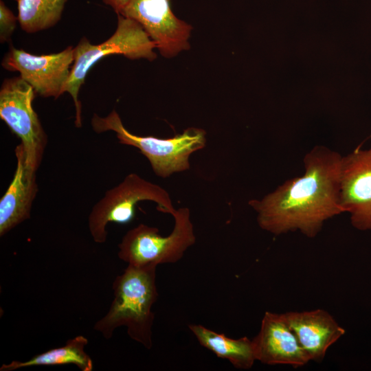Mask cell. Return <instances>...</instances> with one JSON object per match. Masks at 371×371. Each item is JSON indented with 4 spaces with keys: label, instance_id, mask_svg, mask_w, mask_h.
I'll use <instances>...</instances> for the list:
<instances>
[{
    "label": "cell",
    "instance_id": "6da1fadb",
    "mask_svg": "<svg viewBox=\"0 0 371 371\" xmlns=\"http://www.w3.org/2000/svg\"><path fill=\"white\" fill-rule=\"evenodd\" d=\"M341 158L326 146L313 147L304 157L303 175L248 202L259 227L275 236L299 231L310 238L317 236L326 221L344 213L340 203Z\"/></svg>",
    "mask_w": 371,
    "mask_h": 371
},
{
    "label": "cell",
    "instance_id": "7a4b0ae2",
    "mask_svg": "<svg viewBox=\"0 0 371 371\" xmlns=\"http://www.w3.org/2000/svg\"><path fill=\"white\" fill-rule=\"evenodd\" d=\"M156 269L153 265H128L113 283L114 298L106 314L94 329L106 339L115 328L124 326L128 336L147 349L153 346L154 313L152 307L158 297Z\"/></svg>",
    "mask_w": 371,
    "mask_h": 371
},
{
    "label": "cell",
    "instance_id": "3957f363",
    "mask_svg": "<svg viewBox=\"0 0 371 371\" xmlns=\"http://www.w3.org/2000/svg\"><path fill=\"white\" fill-rule=\"evenodd\" d=\"M91 124L97 133L113 131L120 144L138 148L148 159L155 175L163 178L188 170L190 155L206 144V132L195 127L167 139L133 134L124 127L115 110L105 117L93 114Z\"/></svg>",
    "mask_w": 371,
    "mask_h": 371
},
{
    "label": "cell",
    "instance_id": "277c9868",
    "mask_svg": "<svg viewBox=\"0 0 371 371\" xmlns=\"http://www.w3.org/2000/svg\"><path fill=\"white\" fill-rule=\"evenodd\" d=\"M155 43L149 38L141 25L136 21L117 14V25L115 32L105 41L93 45L82 37L74 47V63L63 93L71 95L75 109V125L81 127V103L78 93L89 71L104 57L120 54L135 60H155L157 54Z\"/></svg>",
    "mask_w": 371,
    "mask_h": 371
},
{
    "label": "cell",
    "instance_id": "5b68a950",
    "mask_svg": "<svg viewBox=\"0 0 371 371\" xmlns=\"http://www.w3.org/2000/svg\"><path fill=\"white\" fill-rule=\"evenodd\" d=\"M172 216L175 225L168 236H162L158 228L143 223L128 230L118 245L119 258L135 267L157 266L180 260L195 243L196 236L188 207L176 210Z\"/></svg>",
    "mask_w": 371,
    "mask_h": 371
},
{
    "label": "cell",
    "instance_id": "8992f818",
    "mask_svg": "<svg viewBox=\"0 0 371 371\" xmlns=\"http://www.w3.org/2000/svg\"><path fill=\"white\" fill-rule=\"evenodd\" d=\"M143 201L157 203V210L163 213L172 215L176 211L165 189L137 174H128L118 185L106 191L92 207L88 227L93 240L97 243L106 240V227L110 222L130 223L135 218L137 204Z\"/></svg>",
    "mask_w": 371,
    "mask_h": 371
},
{
    "label": "cell",
    "instance_id": "52a82bcc",
    "mask_svg": "<svg viewBox=\"0 0 371 371\" xmlns=\"http://www.w3.org/2000/svg\"><path fill=\"white\" fill-rule=\"evenodd\" d=\"M33 87L21 76L6 78L0 89V117L21 139L26 166L32 172L38 169L47 137L32 106Z\"/></svg>",
    "mask_w": 371,
    "mask_h": 371
},
{
    "label": "cell",
    "instance_id": "ba28073f",
    "mask_svg": "<svg viewBox=\"0 0 371 371\" xmlns=\"http://www.w3.org/2000/svg\"><path fill=\"white\" fill-rule=\"evenodd\" d=\"M73 63L72 46L58 53L44 55H34L11 46L1 65L6 70L19 72L40 96L56 99L64 93Z\"/></svg>",
    "mask_w": 371,
    "mask_h": 371
},
{
    "label": "cell",
    "instance_id": "9c48e42d",
    "mask_svg": "<svg viewBox=\"0 0 371 371\" xmlns=\"http://www.w3.org/2000/svg\"><path fill=\"white\" fill-rule=\"evenodd\" d=\"M120 14L139 23L166 58L190 47L192 27L175 15L170 0H129Z\"/></svg>",
    "mask_w": 371,
    "mask_h": 371
},
{
    "label": "cell",
    "instance_id": "30bf717a",
    "mask_svg": "<svg viewBox=\"0 0 371 371\" xmlns=\"http://www.w3.org/2000/svg\"><path fill=\"white\" fill-rule=\"evenodd\" d=\"M361 145L342 156L340 203L352 225L365 231L371 229V147L364 150Z\"/></svg>",
    "mask_w": 371,
    "mask_h": 371
},
{
    "label": "cell",
    "instance_id": "8fae6325",
    "mask_svg": "<svg viewBox=\"0 0 371 371\" xmlns=\"http://www.w3.org/2000/svg\"><path fill=\"white\" fill-rule=\"evenodd\" d=\"M251 341L255 359L263 364L297 368L310 362L284 313L265 312Z\"/></svg>",
    "mask_w": 371,
    "mask_h": 371
},
{
    "label": "cell",
    "instance_id": "7c38bea8",
    "mask_svg": "<svg viewBox=\"0 0 371 371\" xmlns=\"http://www.w3.org/2000/svg\"><path fill=\"white\" fill-rule=\"evenodd\" d=\"M283 313L310 361L322 363L328 348L346 333L333 315L322 308Z\"/></svg>",
    "mask_w": 371,
    "mask_h": 371
},
{
    "label": "cell",
    "instance_id": "4fadbf2b",
    "mask_svg": "<svg viewBox=\"0 0 371 371\" xmlns=\"http://www.w3.org/2000/svg\"><path fill=\"white\" fill-rule=\"evenodd\" d=\"M16 166L13 179L0 200V236L29 219L38 192L36 172L28 170L21 143L14 150Z\"/></svg>",
    "mask_w": 371,
    "mask_h": 371
},
{
    "label": "cell",
    "instance_id": "5bb4252c",
    "mask_svg": "<svg viewBox=\"0 0 371 371\" xmlns=\"http://www.w3.org/2000/svg\"><path fill=\"white\" fill-rule=\"evenodd\" d=\"M189 328L203 347L228 360L235 368L249 370L256 361L252 341L247 337L232 339L200 324H190Z\"/></svg>",
    "mask_w": 371,
    "mask_h": 371
},
{
    "label": "cell",
    "instance_id": "9a60e30c",
    "mask_svg": "<svg viewBox=\"0 0 371 371\" xmlns=\"http://www.w3.org/2000/svg\"><path fill=\"white\" fill-rule=\"evenodd\" d=\"M88 339L78 335L67 341L65 345L49 350L37 355L25 361H13L3 363L1 371H11L16 369L36 366H56L75 364L82 371H91L93 361L85 350Z\"/></svg>",
    "mask_w": 371,
    "mask_h": 371
},
{
    "label": "cell",
    "instance_id": "2e32d148",
    "mask_svg": "<svg viewBox=\"0 0 371 371\" xmlns=\"http://www.w3.org/2000/svg\"><path fill=\"white\" fill-rule=\"evenodd\" d=\"M67 0H16L21 29L35 33L54 26L61 19Z\"/></svg>",
    "mask_w": 371,
    "mask_h": 371
},
{
    "label": "cell",
    "instance_id": "e0dca14e",
    "mask_svg": "<svg viewBox=\"0 0 371 371\" xmlns=\"http://www.w3.org/2000/svg\"><path fill=\"white\" fill-rule=\"evenodd\" d=\"M16 17L12 12L5 5L4 2L0 1V41L1 43L8 42L16 28Z\"/></svg>",
    "mask_w": 371,
    "mask_h": 371
},
{
    "label": "cell",
    "instance_id": "ac0fdd59",
    "mask_svg": "<svg viewBox=\"0 0 371 371\" xmlns=\"http://www.w3.org/2000/svg\"><path fill=\"white\" fill-rule=\"evenodd\" d=\"M103 2L109 5L115 13L120 14L126 7L129 0H102Z\"/></svg>",
    "mask_w": 371,
    "mask_h": 371
}]
</instances>
